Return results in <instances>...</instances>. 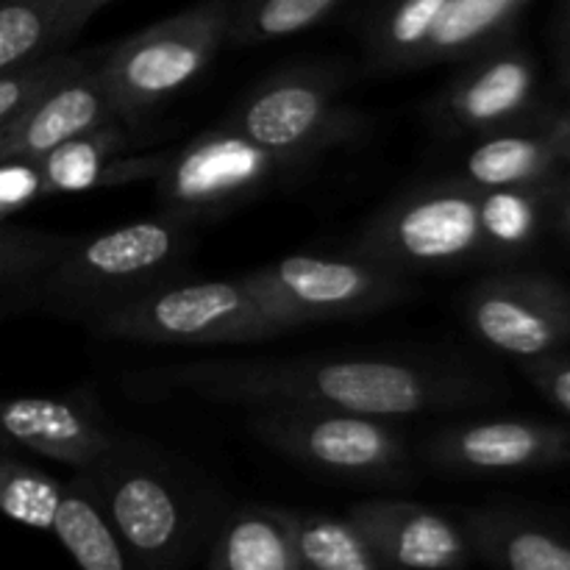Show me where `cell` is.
<instances>
[{
  "label": "cell",
  "instance_id": "5",
  "mask_svg": "<svg viewBox=\"0 0 570 570\" xmlns=\"http://www.w3.org/2000/svg\"><path fill=\"white\" fill-rule=\"evenodd\" d=\"M81 323L100 337L156 345L262 343L287 332L256 304L239 278L181 282L178 276L117 301Z\"/></svg>",
  "mask_w": 570,
  "mask_h": 570
},
{
  "label": "cell",
  "instance_id": "1",
  "mask_svg": "<svg viewBox=\"0 0 570 570\" xmlns=\"http://www.w3.org/2000/svg\"><path fill=\"white\" fill-rule=\"evenodd\" d=\"M145 393H189L262 406H321L373 417H410L473 406L488 384L460 367L401 356H295V360H204L139 376Z\"/></svg>",
  "mask_w": 570,
  "mask_h": 570
},
{
  "label": "cell",
  "instance_id": "3",
  "mask_svg": "<svg viewBox=\"0 0 570 570\" xmlns=\"http://www.w3.org/2000/svg\"><path fill=\"white\" fill-rule=\"evenodd\" d=\"M193 248V223L165 212L92 237H72L22 293L37 306L87 321L117 301L181 276Z\"/></svg>",
  "mask_w": 570,
  "mask_h": 570
},
{
  "label": "cell",
  "instance_id": "22",
  "mask_svg": "<svg viewBox=\"0 0 570 570\" xmlns=\"http://www.w3.org/2000/svg\"><path fill=\"white\" fill-rule=\"evenodd\" d=\"M50 534L87 570H126L131 566L104 504L81 473L65 482Z\"/></svg>",
  "mask_w": 570,
  "mask_h": 570
},
{
  "label": "cell",
  "instance_id": "11",
  "mask_svg": "<svg viewBox=\"0 0 570 570\" xmlns=\"http://www.w3.org/2000/svg\"><path fill=\"white\" fill-rule=\"evenodd\" d=\"M479 343L515 360H543L570 340V289L534 273L488 276L462 301Z\"/></svg>",
  "mask_w": 570,
  "mask_h": 570
},
{
  "label": "cell",
  "instance_id": "26",
  "mask_svg": "<svg viewBox=\"0 0 570 570\" xmlns=\"http://www.w3.org/2000/svg\"><path fill=\"white\" fill-rule=\"evenodd\" d=\"M59 0H0V72L53 53Z\"/></svg>",
  "mask_w": 570,
  "mask_h": 570
},
{
  "label": "cell",
  "instance_id": "18",
  "mask_svg": "<svg viewBox=\"0 0 570 570\" xmlns=\"http://www.w3.org/2000/svg\"><path fill=\"white\" fill-rule=\"evenodd\" d=\"M570 165V115L554 117L538 131L488 134L468 154L462 178L479 187H534L549 184L560 167Z\"/></svg>",
  "mask_w": 570,
  "mask_h": 570
},
{
  "label": "cell",
  "instance_id": "13",
  "mask_svg": "<svg viewBox=\"0 0 570 570\" xmlns=\"http://www.w3.org/2000/svg\"><path fill=\"white\" fill-rule=\"evenodd\" d=\"M429 465L451 473L540 471L570 462V429L534 421H473L429 434Z\"/></svg>",
  "mask_w": 570,
  "mask_h": 570
},
{
  "label": "cell",
  "instance_id": "16",
  "mask_svg": "<svg viewBox=\"0 0 570 570\" xmlns=\"http://www.w3.org/2000/svg\"><path fill=\"white\" fill-rule=\"evenodd\" d=\"M0 434L11 445H22L33 454L70 465L72 471H87L120 432L87 395H22L0 399Z\"/></svg>",
  "mask_w": 570,
  "mask_h": 570
},
{
  "label": "cell",
  "instance_id": "23",
  "mask_svg": "<svg viewBox=\"0 0 570 570\" xmlns=\"http://www.w3.org/2000/svg\"><path fill=\"white\" fill-rule=\"evenodd\" d=\"M529 0H449L423 50L421 70L482 53L510 33Z\"/></svg>",
  "mask_w": 570,
  "mask_h": 570
},
{
  "label": "cell",
  "instance_id": "24",
  "mask_svg": "<svg viewBox=\"0 0 570 570\" xmlns=\"http://www.w3.org/2000/svg\"><path fill=\"white\" fill-rule=\"evenodd\" d=\"M284 521L293 534L301 568L312 570H384L382 560L348 515L287 510Z\"/></svg>",
  "mask_w": 570,
  "mask_h": 570
},
{
  "label": "cell",
  "instance_id": "2",
  "mask_svg": "<svg viewBox=\"0 0 570 570\" xmlns=\"http://www.w3.org/2000/svg\"><path fill=\"white\" fill-rule=\"evenodd\" d=\"M104 504L131 566L178 568L206 549L223 512L220 490L154 443L117 434L98 462L76 471Z\"/></svg>",
  "mask_w": 570,
  "mask_h": 570
},
{
  "label": "cell",
  "instance_id": "34",
  "mask_svg": "<svg viewBox=\"0 0 570 570\" xmlns=\"http://www.w3.org/2000/svg\"><path fill=\"white\" fill-rule=\"evenodd\" d=\"M560 223L566 228V234L570 237V184L562 189V200H560Z\"/></svg>",
  "mask_w": 570,
  "mask_h": 570
},
{
  "label": "cell",
  "instance_id": "10",
  "mask_svg": "<svg viewBox=\"0 0 570 570\" xmlns=\"http://www.w3.org/2000/svg\"><path fill=\"white\" fill-rule=\"evenodd\" d=\"M312 165V159L267 150L228 122H217L170 150L154 187L167 215L195 223L237 209Z\"/></svg>",
  "mask_w": 570,
  "mask_h": 570
},
{
  "label": "cell",
  "instance_id": "6",
  "mask_svg": "<svg viewBox=\"0 0 570 570\" xmlns=\"http://www.w3.org/2000/svg\"><path fill=\"white\" fill-rule=\"evenodd\" d=\"M354 254L401 273L495 259L484 226V187L454 176L399 195L362 226Z\"/></svg>",
  "mask_w": 570,
  "mask_h": 570
},
{
  "label": "cell",
  "instance_id": "12",
  "mask_svg": "<svg viewBox=\"0 0 570 570\" xmlns=\"http://www.w3.org/2000/svg\"><path fill=\"white\" fill-rule=\"evenodd\" d=\"M534 87L538 76L529 53L501 39L462 61V70L434 98V126L451 137L507 131L532 109Z\"/></svg>",
  "mask_w": 570,
  "mask_h": 570
},
{
  "label": "cell",
  "instance_id": "17",
  "mask_svg": "<svg viewBox=\"0 0 570 570\" xmlns=\"http://www.w3.org/2000/svg\"><path fill=\"white\" fill-rule=\"evenodd\" d=\"M142 148L145 139L139 137V128L122 126L120 120L67 139L65 145L37 159L45 195H78L154 181L170 159L173 148Z\"/></svg>",
  "mask_w": 570,
  "mask_h": 570
},
{
  "label": "cell",
  "instance_id": "25",
  "mask_svg": "<svg viewBox=\"0 0 570 570\" xmlns=\"http://www.w3.org/2000/svg\"><path fill=\"white\" fill-rule=\"evenodd\" d=\"M345 0H234L226 48H254L321 26Z\"/></svg>",
  "mask_w": 570,
  "mask_h": 570
},
{
  "label": "cell",
  "instance_id": "7",
  "mask_svg": "<svg viewBox=\"0 0 570 570\" xmlns=\"http://www.w3.org/2000/svg\"><path fill=\"white\" fill-rule=\"evenodd\" d=\"M259 443L287 460L354 484H406L415 460L387 417L321 406H262L248 417Z\"/></svg>",
  "mask_w": 570,
  "mask_h": 570
},
{
  "label": "cell",
  "instance_id": "27",
  "mask_svg": "<svg viewBox=\"0 0 570 570\" xmlns=\"http://www.w3.org/2000/svg\"><path fill=\"white\" fill-rule=\"evenodd\" d=\"M65 482L14 456L0 454V512L22 527L50 532Z\"/></svg>",
  "mask_w": 570,
  "mask_h": 570
},
{
  "label": "cell",
  "instance_id": "8",
  "mask_svg": "<svg viewBox=\"0 0 570 570\" xmlns=\"http://www.w3.org/2000/svg\"><path fill=\"white\" fill-rule=\"evenodd\" d=\"M239 282L287 332L393 309L415 295L410 273L379 265L354 250L351 256L289 254L245 273Z\"/></svg>",
  "mask_w": 570,
  "mask_h": 570
},
{
  "label": "cell",
  "instance_id": "20",
  "mask_svg": "<svg viewBox=\"0 0 570 570\" xmlns=\"http://www.w3.org/2000/svg\"><path fill=\"white\" fill-rule=\"evenodd\" d=\"M473 557L510 570H570V540L510 510H468L462 515Z\"/></svg>",
  "mask_w": 570,
  "mask_h": 570
},
{
  "label": "cell",
  "instance_id": "15",
  "mask_svg": "<svg viewBox=\"0 0 570 570\" xmlns=\"http://www.w3.org/2000/svg\"><path fill=\"white\" fill-rule=\"evenodd\" d=\"M345 515L360 527L384 568L440 570L476 560L462 523L417 501L367 499L351 504Z\"/></svg>",
  "mask_w": 570,
  "mask_h": 570
},
{
  "label": "cell",
  "instance_id": "32",
  "mask_svg": "<svg viewBox=\"0 0 570 570\" xmlns=\"http://www.w3.org/2000/svg\"><path fill=\"white\" fill-rule=\"evenodd\" d=\"M111 0H59V14L53 28V53H65L67 45L83 31L89 20Z\"/></svg>",
  "mask_w": 570,
  "mask_h": 570
},
{
  "label": "cell",
  "instance_id": "29",
  "mask_svg": "<svg viewBox=\"0 0 570 570\" xmlns=\"http://www.w3.org/2000/svg\"><path fill=\"white\" fill-rule=\"evenodd\" d=\"M76 56L78 53H50L45 59L0 72V128L14 120L53 78H59L76 61Z\"/></svg>",
  "mask_w": 570,
  "mask_h": 570
},
{
  "label": "cell",
  "instance_id": "28",
  "mask_svg": "<svg viewBox=\"0 0 570 570\" xmlns=\"http://www.w3.org/2000/svg\"><path fill=\"white\" fill-rule=\"evenodd\" d=\"M70 234L6 226L0 220V289H26L70 245Z\"/></svg>",
  "mask_w": 570,
  "mask_h": 570
},
{
  "label": "cell",
  "instance_id": "21",
  "mask_svg": "<svg viewBox=\"0 0 570 570\" xmlns=\"http://www.w3.org/2000/svg\"><path fill=\"white\" fill-rule=\"evenodd\" d=\"M449 0H379L362 26L371 76L421 70L423 50Z\"/></svg>",
  "mask_w": 570,
  "mask_h": 570
},
{
  "label": "cell",
  "instance_id": "14",
  "mask_svg": "<svg viewBox=\"0 0 570 570\" xmlns=\"http://www.w3.org/2000/svg\"><path fill=\"white\" fill-rule=\"evenodd\" d=\"M117 120L98 76V48L48 83L20 115L0 128V161L42 159L67 139Z\"/></svg>",
  "mask_w": 570,
  "mask_h": 570
},
{
  "label": "cell",
  "instance_id": "31",
  "mask_svg": "<svg viewBox=\"0 0 570 570\" xmlns=\"http://www.w3.org/2000/svg\"><path fill=\"white\" fill-rule=\"evenodd\" d=\"M529 379L534 382V387L557 406L566 415H570V360L551 354L543 360H532L527 365Z\"/></svg>",
  "mask_w": 570,
  "mask_h": 570
},
{
  "label": "cell",
  "instance_id": "4",
  "mask_svg": "<svg viewBox=\"0 0 570 570\" xmlns=\"http://www.w3.org/2000/svg\"><path fill=\"white\" fill-rule=\"evenodd\" d=\"M234 0H198L109 48H98V76L122 126L145 128L226 48Z\"/></svg>",
  "mask_w": 570,
  "mask_h": 570
},
{
  "label": "cell",
  "instance_id": "30",
  "mask_svg": "<svg viewBox=\"0 0 570 570\" xmlns=\"http://www.w3.org/2000/svg\"><path fill=\"white\" fill-rule=\"evenodd\" d=\"M45 195L42 173L37 159H3L0 161V220L20 215Z\"/></svg>",
  "mask_w": 570,
  "mask_h": 570
},
{
  "label": "cell",
  "instance_id": "35",
  "mask_svg": "<svg viewBox=\"0 0 570 570\" xmlns=\"http://www.w3.org/2000/svg\"><path fill=\"white\" fill-rule=\"evenodd\" d=\"M9 445H11V443H9V440H6V438H3V434H0V451H3V449H9Z\"/></svg>",
  "mask_w": 570,
  "mask_h": 570
},
{
  "label": "cell",
  "instance_id": "19",
  "mask_svg": "<svg viewBox=\"0 0 570 570\" xmlns=\"http://www.w3.org/2000/svg\"><path fill=\"white\" fill-rule=\"evenodd\" d=\"M212 570H304L276 504H226L204 549Z\"/></svg>",
  "mask_w": 570,
  "mask_h": 570
},
{
  "label": "cell",
  "instance_id": "9",
  "mask_svg": "<svg viewBox=\"0 0 570 570\" xmlns=\"http://www.w3.org/2000/svg\"><path fill=\"white\" fill-rule=\"evenodd\" d=\"M345 87L348 76L334 65L287 67L262 78L223 122L267 150L317 161L367 128V117L345 104Z\"/></svg>",
  "mask_w": 570,
  "mask_h": 570
},
{
  "label": "cell",
  "instance_id": "33",
  "mask_svg": "<svg viewBox=\"0 0 570 570\" xmlns=\"http://www.w3.org/2000/svg\"><path fill=\"white\" fill-rule=\"evenodd\" d=\"M560 56H562V70H566V78L570 83V9H568V17H566V28H562Z\"/></svg>",
  "mask_w": 570,
  "mask_h": 570
}]
</instances>
